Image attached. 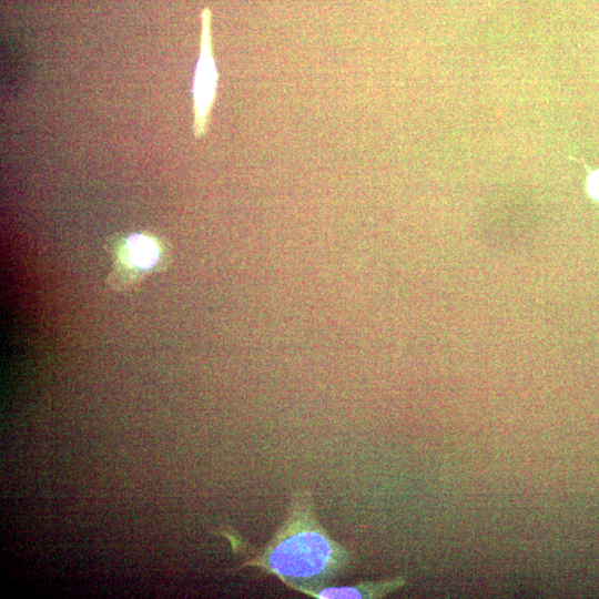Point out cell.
<instances>
[{"instance_id":"cell-4","label":"cell","mask_w":599,"mask_h":599,"mask_svg":"<svg viewBox=\"0 0 599 599\" xmlns=\"http://www.w3.org/2000/svg\"><path fill=\"white\" fill-rule=\"evenodd\" d=\"M405 579L396 577L379 581H361L351 586H325L313 591L309 597L317 599H363L382 598L403 587Z\"/></svg>"},{"instance_id":"cell-2","label":"cell","mask_w":599,"mask_h":599,"mask_svg":"<svg viewBox=\"0 0 599 599\" xmlns=\"http://www.w3.org/2000/svg\"><path fill=\"white\" fill-rule=\"evenodd\" d=\"M211 10L204 8L201 12L202 30L200 55L193 80L194 135L201 138L210 120L211 109L215 100L217 71L212 52Z\"/></svg>"},{"instance_id":"cell-6","label":"cell","mask_w":599,"mask_h":599,"mask_svg":"<svg viewBox=\"0 0 599 599\" xmlns=\"http://www.w3.org/2000/svg\"><path fill=\"white\" fill-rule=\"evenodd\" d=\"M587 190L593 199L599 200V170L589 175L587 181Z\"/></svg>"},{"instance_id":"cell-1","label":"cell","mask_w":599,"mask_h":599,"mask_svg":"<svg viewBox=\"0 0 599 599\" xmlns=\"http://www.w3.org/2000/svg\"><path fill=\"white\" fill-rule=\"evenodd\" d=\"M352 559V552L332 538L316 518L311 493L297 490L285 520L270 541L232 570L255 567L309 596L343 575Z\"/></svg>"},{"instance_id":"cell-3","label":"cell","mask_w":599,"mask_h":599,"mask_svg":"<svg viewBox=\"0 0 599 599\" xmlns=\"http://www.w3.org/2000/svg\"><path fill=\"white\" fill-rule=\"evenodd\" d=\"M104 247L114 261L131 264L146 274L163 271L170 264L164 243L153 235H112L105 241Z\"/></svg>"},{"instance_id":"cell-5","label":"cell","mask_w":599,"mask_h":599,"mask_svg":"<svg viewBox=\"0 0 599 599\" xmlns=\"http://www.w3.org/2000/svg\"><path fill=\"white\" fill-rule=\"evenodd\" d=\"M146 273L126 263L114 261L112 271L108 276V283L118 291H130L140 285Z\"/></svg>"}]
</instances>
